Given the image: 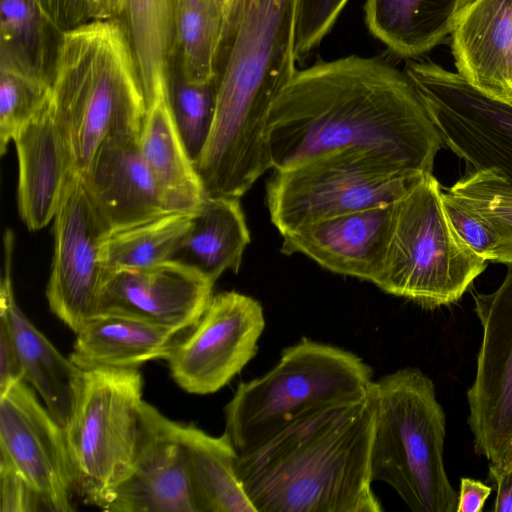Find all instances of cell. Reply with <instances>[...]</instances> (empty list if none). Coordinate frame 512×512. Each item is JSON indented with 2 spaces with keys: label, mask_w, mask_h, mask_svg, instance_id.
Segmentation results:
<instances>
[{
  "label": "cell",
  "mask_w": 512,
  "mask_h": 512,
  "mask_svg": "<svg viewBox=\"0 0 512 512\" xmlns=\"http://www.w3.org/2000/svg\"><path fill=\"white\" fill-rule=\"evenodd\" d=\"M214 283L179 259L117 271L106 279L99 314L127 315L181 334L198 323L213 297Z\"/></svg>",
  "instance_id": "9a60e30c"
},
{
  "label": "cell",
  "mask_w": 512,
  "mask_h": 512,
  "mask_svg": "<svg viewBox=\"0 0 512 512\" xmlns=\"http://www.w3.org/2000/svg\"><path fill=\"white\" fill-rule=\"evenodd\" d=\"M473 299L483 334L467 391L468 424L476 454L499 463L512 448V266L496 290Z\"/></svg>",
  "instance_id": "5bb4252c"
},
{
  "label": "cell",
  "mask_w": 512,
  "mask_h": 512,
  "mask_svg": "<svg viewBox=\"0 0 512 512\" xmlns=\"http://www.w3.org/2000/svg\"><path fill=\"white\" fill-rule=\"evenodd\" d=\"M51 100V78L0 45V152Z\"/></svg>",
  "instance_id": "f546056e"
},
{
  "label": "cell",
  "mask_w": 512,
  "mask_h": 512,
  "mask_svg": "<svg viewBox=\"0 0 512 512\" xmlns=\"http://www.w3.org/2000/svg\"><path fill=\"white\" fill-rule=\"evenodd\" d=\"M273 170L347 147L387 153L433 173L443 146L406 73L379 57L350 55L296 71L266 123Z\"/></svg>",
  "instance_id": "6da1fadb"
},
{
  "label": "cell",
  "mask_w": 512,
  "mask_h": 512,
  "mask_svg": "<svg viewBox=\"0 0 512 512\" xmlns=\"http://www.w3.org/2000/svg\"><path fill=\"white\" fill-rule=\"evenodd\" d=\"M112 230L74 174L53 218V257L46 297L50 310L77 333L99 314Z\"/></svg>",
  "instance_id": "8fae6325"
},
{
  "label": "cell",
  "mask_w": 512,
  "mask_h": 512,
  "mask_svg": "<svg viewBox=\"0 0 512 512\" xmlns=\"http://www.w3.org/2000/svg\"><path fill=\"white\" fill-rule=\"evenodd\" d=\"M249 242L250 234L239 199L206 197L192 215L179 253L188 254L186 262L215 282L226 270L238 272Z\"/></svg>",
  "instance_id": "4316f807"
},
{
  "label": "cell",
  "mask_w": 512,
  "mask_h": 512,
  "mask_svg": "<svg viewBox=\"0 0 512 512\" xmlns=\"http://www.w3.org/2000/svg\"><path fill=\"white\" fill-rule=\"evenodd\" d=\"M373 426L370 392L315 409L238 457L256 512L383 511L370 473Z\"/></svg>",
  "instance_id": "3957f363"
},
{
  "label": "cell",
  "mask_w": 512,
  "mask_h": 512,
  "mask_svg": "<svg viewBox=\"0 0 512 512\" xmlns=\"http://www.w3.org/2000/svg\"><path fill=\"white\" fill-rule=\"evenodd\" d=\"M18 158V211L31 231L53 220L75 174L49 104L13 139Z\"/></svg>",
  "instance_id": "44dd1931"
},
{
  "label": "cell",
  "mask_w": 512,
  "mask_h": 512,
  "mask_svg": "<svg viewBox=\"0 0 512 512\" xmlns=\"http://www.w3.org/2000/svg\"><path fill=\"white\" fill-rule=\"evenodd\" d=\"M192 215L167 212L112 231L105 251L107 274L142 269L175 259L191 226Z\"/></svg>",
  "instance_id": "f1b7e54d"
},
{
  "label": "cell",
  "mask_w": 512,
  "mask_h": 512,
  "mask_svg": "<svg viewBox=\"0 0 512 512\" xmlns=\"http://www.w3.org/2000/svg\"><path fill=\"white\" fill-rule=\"evenodd\" d=\"M489 475L496 485L494 512H512V468L503 463H490Z\"/></svg>",
  "instance_id": "ab89813d"
},
{
  "label": "cell",
  "mask_w": 512,
  "mask_h": 512,
  "mask_svg": "<svg viewBox=\"0 0 512 512\" xmlns=\"http://www.w3.org/2000/svg\"><path fill=\"white\" fill-rule=\"evenodd\" d=\"M133 51L146 98L170 94L175 0H117L116 17Z\"/></svg>",
  "instance_id": "484cf974"
},
{
  "label": "cell",
  "mask_w": 512,
  "mask_h": 512,
  "mask_svg": "<svg viewBox=\"0 0 512 512\" xmlns=\"http://www.w3.org/2000/svg\"><path fill=\"white\" fill-rule=\"evenodd\" d=\"M422 175L387 153L341 148L274 170L266 186L267 206L282 235L326 218L391 205Z\"/></svg>",
  "instance_id": "9c48e42d"
},
{
  "label": "cell",
  "mask_w": 512,
  "mask_h": 512,
  "mask_svg": "<svg viewBox=\"0 0 512 512\" xmlns=\"http://www.w3.org/2000/svg\"><path fill=\"white\" fill-rule=\"evenodd\" d=\"M264 327L256 299L236 291L213 295L198 323L178 337L166 359L174 381L191 394L217 392L255 356Z\"/></svg>",
  "instance_id": "7c38bea8"
},
{
  "label": "cell",
  "mask_w": 512,
  "mask_h": 512,
  "mask_svg": "<svg viewBox=\"0 0 512 512\" xmlns=\"http://www.w3.org/2000/svg\"><path fill=\"white\" fill-rule=\"evenodd\" d=\"M393 204L342 214L282 234L281 252L301 253L325 269L376 284L382 275Z\"/></svg>",
  "instance_id": "2e32d148"
},
{
  "label": "cell",
  "mask_w": 512,
  "mask_h": 512,
  "mask_svg": "<svg viewBox=\"0 0 512 512\" xmlns=\"http://www.w3.org/2000/svg\"><path fill=\"white\" fill-rule=\"evenodd\" d=\"M27 383L0 393V460L29 483L48 511H74L80 488L65 428Z\"/></svg>",
  "instance_id": "4fadbf2b"
},
{
  "label": "cell",
  "mask_w": 512,
  "mask_h": 512,
  "mask_svg": "<svg viewBox=\"0 0 512 512\" xmlns=\"http://www.w3.org/2000/svg\"><path fill=\"white\" fill-rule=\"evenodd\" d=\"M146 101L139 136L142 155L155 177L167 211L194 214L206 195L180 136L170 94H157Z\"/></svg>",
  "instance_id": "7402d4cb"
},
{
  "label": "cell",
  "mask_w": 512,
  "mask_h": 512,
  "mask_svg": "<svg viewBox=\"0 0 512 512\" xmlns=\"http://www.w3.org/2000/svg\"><path fill=\"white\" fill-rule=\"evenodd\" d=\"M491 491L490 486L479 480L461 478L456 512H481Z\"/></svg>",
  "instance_id": "f35d334b"
},
{
  "label": "cell",
  "mask_w": 512,
  "mask_h": 512,
  "mask_svg": "<svg viewBox=\"0 0 512 512\" xmlns=\"http://www.w3.org/2000/svg\"><path fill=\"white\" fill-rule=\"evenodd\" d=\"M451 37L457 73L484 94L512 103V0H473Z\"/></svg>",
  "instance_id": "ffe728a7"
},
{
  "label": "cell",
  "mask_w": 512,
  "mask_h": 512,
  "mask_svg": "<svg viewBox=\"0 0 512 512\" xmlns=\"http://www.w3.org/2000/svg\"><path fill=\"white\" fill-rule=\"evenodd\" d=\"M35 2L58 33L90 21L116 17L117 0H35Z\"/></svg>",
  "instance_id": "e575fe53"
},
{
  "label": "cell",
  "mask_w": 512,
  "mask_h": 512,
  "mask_svg": "<svg viewBox=\"0 0 512 512\" xmlns=\"http://www.w3.org/2000/svg\"><path fill=\"white\" fill-rule=\"evenodd\" d=\"M499 463H503V464L509 466L510 468H512V448L510 449V451L508 452V454L506 455L504 460Z\"/></svg>",
  "instance_id": "60d3db41"
},
{
  "label": "cell",
  "mask_w": 512,
  "mask_h": 512,
  "mask_svg": "<svg viewBox=\"0 0 512 512\" xmlns=\"http://www.w3.org/2000/svg\"><path fill=\"white\" fill-rule=\"evenodd\" d=\"M14 246L15 236L6 229L3 235L0 312L9 320L24 379L39 393L55 420L65 428L78 401L83 370L70 358L64 357L18 306L12 282Z\"/></svg>",
  "instance_id": "d6986e66"
},
{
  "label": "cell",
  "mask_w": 512,
  "mask_h": 512,
  "mask_svg": "<svg viewBox=\"0 0 512 512\" xmlns=\"http://www.w3.org/2000/svg\"><path fill=\"white\" fill-rule=\"evenodd\" d=\"M219 3L221 4L222 8H223V11L226 9V7L228 6V4L230 3L231 0H218Z\"/></svg>",
  "instance_id": "b9f144b4"
},
{
  "label": "cell",
  "mask_w": 512,
  "mask_h": 512,
  "mask_svg": "<svg viewBox=\"0 0 512 512\" xmlns=\"http://www.w3.org/2000/svg\"><path fill=\"white\" fill-rule=\"evenodd\" d=\"M442 198L447 217L457 235L477 255L493 262L495 243L483 222L447 190H443Z\"/></svg>",
  "instance_id": "d590c367"
},
{
  "label": "cell",
  "mask_w": 512,
  "mask_h": 512,
  "mask_svg": "<svg viewBox=\"0 0 512 512\" xmlns=\"http://www.w3.org/2000/svg\"><path fill=\"white\" fill-rule=\"evenodd\" d=\"M51 109L78 175L87 171L109 139L140 136L147 101L117 18L90 21L58 34Z\"/></svg>",
  "instance_id": "277c9868"
},
{
  "label": "cell",
  "mask_w": 512,
  "mask_h": 512,
  "mask_svg": "<svg viewBox=\"0 0 512 512\" xmlns=\"http://www.w3.org/2000/svg\"><path fill=\"white\" fill-rule=\"evenodd\" d=\"M433 381L401 368L374 381L370 450L373 481L391 486L414 512H456L443 451L446 417Z\"/></svg>",
  "instance_id": "5b68a950"
},
{
  "label": "cell",
  "mask_w": 512,
  "mask_h": 512,
  "mask_svg": "<svg viewBox=\"0 0 512 512\" xmlns=\"http://www.w3.org/2000/svg\"><path fill=\"white\" fill-rule=\"evenodd\" d=\"M138 369L83 371L66 439L85 503L101 509L132 470L159 411L143 400Z\"/></svg>",
  "instance_id": "ba28073f"
},
{
  "label": "cell",
  "mask_w": 512,
  "mask_h": 512,
  "mask_svg": "<svg viewBox=\"0 0 512 512\" xmlns=\"http://www.w3.org/2000/svg\"><path fill=\"white\" fill-rule=\"evenodd\" d=\"M486 226L495 243L493 263L512 266V185L497 171H468L448 190Z\"/></svg>",
  "instance_id": "4dcf8cb0"
},
{
  "label": "cell",
  "mask_w": 512,
  "mask_h": 512,
  "mask_svg": "<svg viewBox=\"0 0 512 512\" xmlns=\"http://www.w3.org/2000/svg\"><path fill=\"white\" fill-rule=\"evenodd\" d=\"M197 512H256L236 472L238 455L223 433L214 437L176 422Z\"/></svg>",
  "instance_id": "d4e9b609"
},
{
  "label": "cell",
  "mask_w": 512,
  "mask_h": 512,
  "mask_svg": "<svg viewBox=\"0 0 512 512\" xmlns=\"http://www.w3.org/2000/svg\"><path fill=\"white\" fill-rule=\"evenodd\" d=\"M0 512L47 510L37 492L7 462L0 460Z\"/></svg>",
  "instance_id": "8d00e7d4"
},
{
  "label": "cell",
  "mask_w": 512,
  "mask_h": 512,
  "mask_svg": "<svg viewBox=\"0 0 512 512\" xmlns=\"http://www.w3.org/2000/svg\"><path fill=\"white\" fill-rule=\"evenodd\" d=\"M179 335L135 317L100 313L76 333L69 358L83 371L138 369L166 360Z\"/></svg>",
  "instance_id": "603a6c76"
},
{
  "label": "cell",
  "mask_w": 512,
  "mask_h": 512,
  "mask_svg": "<svg viewBox=\"0 0 512 512\" xmlns=\"http://www.w3.org/2000/svg\"><path fill=\"white\" fill-rule=\"evenodd\" d=\"M223 28L224 11L218 0H175L174 64L187 82L215 80Z\"/></svg>",
  "instance_id": "83f0119b"
},
{
  "label": "cell",
  "mask_w": 512,
  "mask_h": 512,
  "mask_svg": "<svg viewBox=\"0 0 512 512\" xmlns=\"http://www.w3.org/2000/svg\"><path fill=\"white\" fill-rule=\"evenodd\" d=\"M404 72L442 144L470 171L493 169L512 185V103L484 94L457 72L428 60H410Z\"/></svg>",
  "instance_id": "30bf717a"
},
{
  "label": "cell",
  "mask_w": 512,
  "mask_h": 512,
  "mask_svg": "<svg viewBox=\"0 0 512 512\" xmlns=\"http://www.w3.org/2000/svg\"><path fill=\"white\" fill-rule=\"evenodd\" d=\"M80 176L112 231L168 212L155 177L142 155L139 137L109 139Z\"/></svg>",
  "instance_id": "e0dca14e"
},
{
  "label": "cell",
  "mask_w": 512,
  "mask_h": 512,
  "mask_svg": "<svg viewBox=\"0 0 512 512\" xmlns=\"http://www.w3.org/2000/svg\"><path fill=\"white\" fill-rule=\"evenodd\" d=\"M50 30L35 0H0L1 45L51 78L57 41Z\"/></svg>",
  "instance_id": "1f68e13d"
},
{
  "label": "cell",
  "mask_w": 512,
  "mask_h": 512,
  "mask_svg": "<svg viewBox=\"0 0 512 512\" xmlns=\"http://www.w3.org/2000/svg\"><path fill=\"white\" fill-rule=\"evenodd\" d=\"M103 510L197 512L176 422L159 413L132 470L114 489Z\"/></svg>",
  "instance_id": "ac0fdd59"
},
{
  "label": "cell",
  "mask_w": 512,
  "mask_h": 512,
  "mask_svg": "<svg viewBox=\"0 0 512 512\" xmlns=\"http://www.w3.org/2000/svg\"><path fill=\"white\" fill-rule=\"evenodd\" d=\"M373 369L342 348L308 338L286 347L267 373L239 383L224 408V434L238 457L303 415L371 392Z\"/></svg>",
  "instance_id": "8992f818"
},
{
  "label": "cell",
  "mask_w": 512,
  "mask_h": 512,
  "mask_svg": "<svg viewBox=\"0 0 512 512\" xmlns=\"http://www.w3.org/2000/svg\"><path fill=\"white\" fill-rule=\"evenodd\" d=\"M21 380H25L24 370L10 323L7 316L0 312V393Z\"/></svg>",
  "instance_id": "74e56055"
},
{
  "label": "cell",
  "mask_w": 512,
  "mask_h": 512,
  "mask_svg": "<svg viewBox=\"0 0 512 512\" xmlns=\"http://www.w3.org/2000/svg\"><path fill=\"white\" fill-rule=\"evenodd\" d=\"M433 173L422 175L393 203L382 291L433 309L456 303L487 262L453 229Z\"/></svg>",
  "instance_id": "52a82bcc"
},
{
  "label": "cell",
  "mask_w": 512,
  "mask_h": 512,
  "mask_svg": "<svg viewBox=\"0 0 512 512\" xmlns=\"http://www.w3.org/2000/svg\"><path fill=\"white\" fill-rule=\"evenodd\" d=\"M473 0H367L370 32L392 52L416 58L452 35Z\"/></svg>",
  "instance_id": "cb8c5ba5"
},
{
  "label": "cell",
  "mask_w": 512,
  "mask_h": 512,
  "mask_svg": "<svg viewBox=\"0 0 512 512\" xmlns=\"http://www.w3.org/2000/svg\"><path fill=\"white\" fill-rule=\"evenodd\" d=\"M169 89L180 136L189 157L195 163L207 142L214 120L215 80L207 84L187 82L173 63Z\"/></svg>",
  "instance_id": "d6a6232c"
},
{
  "label": "cell",
  "mask_w": 512,
  "mask_h": 512,
  "mask_svg": "<svg viewBox=\"0 0 512 512\" xmlns=\"http://www.w3.org/2000/svg\"><path fill=\"white\" fill-rule=\"evenodd\" d=\"M298 0H231L216 60L212 128L194 163L206 197L239 199L271 164L269 111L297 71Z\"/></svg>",
  "instance_id": "7a4b0ae2"
},
{
  "label": "cell",
  "mask_w": 512,
  "mask_h": 512,
  "mask_svg": "<svg viewBox=\"0 0 512 512\" xmlns=\"http://www.w3.org/2000/svg\"><path fill=\"white\" fill-rule=\"evenodd\" d=\"M348 0H298L295 53L297 59L318 47Z\"/></svg>",
  "instance_id": "836d02e7"
}]
</instances>
